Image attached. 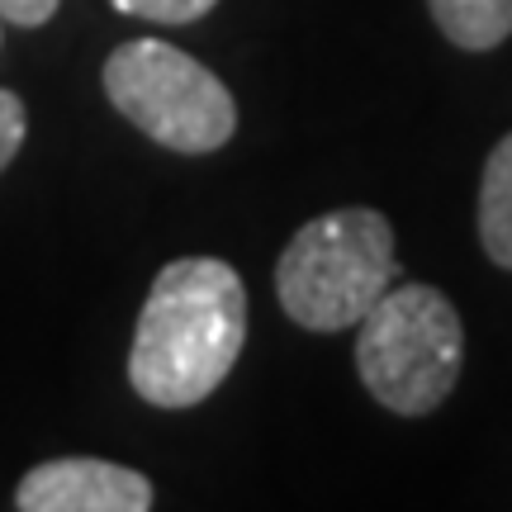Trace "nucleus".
Instances as JSON below:
<instances>
[{
    "label": "nucleus",
    "mask_w": 512,
    "mask_h": 512,
    "mask_svg": "<svg viewBox=\"0 0 512 512\" xmlns=\"http://www.w3.org/2000/svg\"><path fill=\"white\" fill-rule=\"evenodd\" d=\"M119 15L147 19V24H195L204 19L219 0H110Z\"/></svg>",
    "instance_id": "8"
},
{
    "label": "nucleus",
    "mask_w": 512,
    "mask_h": 512,
    "mask_svg": "<svg viewBox=\"0 0 512 512\" xmlns=\"http://www.w3.org/2000/svg\"><path fill=\"white\" fill-rule=\"evenodd\" d=\"M465 366V328L437 285L384 290L356 323V370L380 408L422 418L446 403Z\"/></svg>",
    "instance_id": "3"
},
{
    "label": "nucleus",
    "mask_w": 512,
    "mask_h": 512,
    "mask_svg": "<svg viewBox=\"0 0 512 512\" xmlns=\"http://www.w3.org/2000/svg\"><path fill=\"white\" fill-rule=\"evenodd\" d=\"M437 29L465 53H489L512 38V0H427Z\"/></svg>",
    "instance_id": "7"
},
{
    "label": "nucleus",
    "mask_w": 512,
    "mask_h": 512,
    "mask_svg": "<svg viewBox=\"0 0 512 512\" xmlns=\"http://www.w3.org/2000/svg\"><path fill=\"white\" fill-rule=\"evenodd\" d=\"M479 242L494 266L512 271V133L498 138L479 181Z\"/></svg>",
    "instance_id": "6"
},
{
    "label": "nucleus",
    "mask_w": 512,
    "mask_h": 512,
    "mask_svg": "<svg viewBox=\"0 0 512 512\" xmlns=\"http://www.w3.org/2000/svg\"><path fill=\"white\" fill-rule=\"evenodd\" d=\"M105 95L152 143L204 157L238 133L233 91L204 62L162 38H133L105 57Z\"/></svg>",
    "instance_id": "4"
},
{
    "label": "nucleus",
    "mask_w": 512,
    "mask_h": 512,
    "mask_svg": "<svg viewBox=\"0 0 512 512\" xmlns=\"http://www.w3.org/2000/svg\"><path fill=\"white\" fill-rule=\"evenodd\" d=\"M62 0H0V19L5 24H19V29H38L57 15Z\"/></svg>",
    "instance_id": "10"
},
{
    "label": "nucleus",
    "mask_w": 512,
    "mask_h": 512,
    "mask_svg": "<svg viewBox=\"0 0 512 512\" xmlns=\"http://www.w3.org/2000/svg\"><path fill=\"white\" fill-rule=\"evenodd\" d=\"M24 128H29L24 100H19L15 91H0V171L15 162L19 143H24Z\"/></svg>",
    "instance_id": "9"
},
{
    "label": "nucleus",
    "mask_w": 512,
    "mask_h": 512,
    "mask_svg": "<svg viewBox=\"0 0 512 512\" xmlns=\"http://www.w3.org/2000/svg\"><path fill=\"white\" fill-rule=\"evenodd\" d=\"M247 342V290L242 275L219 256H181L152 280L138 313L128 380L152 408H195Z\"/></svg>",
    "instance_id": "1"
},
{
    "label": "nucleus",
    "mask_w": 512,
    "mask_h": 512,
    "mask_svg": "<svg viewBox=\"0 0 512 512\" xmlns=\"http://www.w3.org/2000/svg\"><path fill=\"white\" fill-rule=\"evenodd\" d=\"M394 228L375 209H332L309 219L275 261L280 309L309 332L356 328L394 285Z\"/></svg>",
    "instance_id": "2"
},
{
    "label": "nucleus",
    "mask_w": 512,
    "mask_h": 512,
    "mask_svg": "<svg viewBox=\"0 0 512 512\" xmlns=\"http://www.w3.org/2000/svg\"><path fill=\"white\" fill-rule=\"evenodd\" d=\"M19 512H147L152 479L95 456L43 460L15 489Z\"/></svg>",
    "instance_id": "5"
}]
</instances>
